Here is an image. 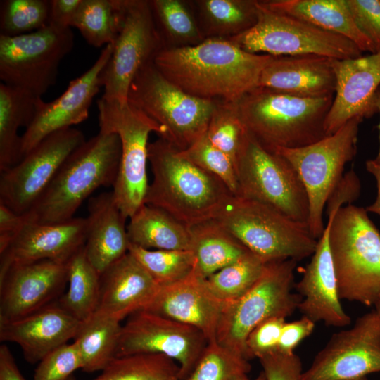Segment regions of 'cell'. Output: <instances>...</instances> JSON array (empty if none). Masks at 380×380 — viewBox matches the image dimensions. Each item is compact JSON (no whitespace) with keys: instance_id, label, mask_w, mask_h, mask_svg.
Instances as JSON below:
<instances>
[{"instance_id":"cell-13","label":"cell","mask_w":380,"mask_h":380,"mask_svg":"<svg viewBox=\"0 0 380 380\" xmlns=\"http://www.w3.org/2000/svg\"><path fill=\"white\" fill-rule=\"evenodd\" d=\"M73 44L71 28L50 25L22 35H0L1 82L42 98L55 84L59 65Z\"/></svg>"},{"instance_id":"cell-9","label":"cell","mask_w":380,"mask_h":380,"mask_svg":"<svg viewBox=\"0 0 380 380\" xmlns=\"http://www.w3.org/2000/svg\"><path fill=\"white\" fill-rule=\"evenodd\" d=\"M296 264L292 259L267 262L261 277L246 294L225 303L217 342L248 360L246 342L251 331L269 318L291 315L302 300L300 294L291 291Z\"/></svg>"},{"instance_id":"cell-4","label":"cell","mask_w":380,"mask_h":380,"mask_svg":"<svg viewBox=\"0 0 380 380\" xmlns=\"http://www.w3.org/2000/svg\"><path fill=\"white\" fill-rule=\"evenodd\" d=\"M334 96L305 97L257 87L236 106L247 132L274 151L303 147L327 137L324 122Z\"/></svg>"},{"instance_id":"cell-54","label":"cell","mask_w":380,"mask_h":380,"mask_svg":"<svg viewBox=\"0 0 380 380\" xmlns=\"http://www.w3.org/2000/svg\"><path fill=\"white\" fill-rule=\"evenodd\" d=\"M374 311L378 315V316L380 317V296L376 301V303L374 305Z\"/></svg>"},{"instance_id":"cell-55","label":"cell","mask_w":380,"mask_h":380,"mask_svg":"<svg viewBox=\"0 0 380 380\" xmlns=\"http://www.w3.org/2000/svg\"><path fill=\"white\" fill-rule=\"evenodd\" d=\"M253 380H267L266 377H265V374L263 373V372L262 371L259 375L255 378Z\"/></svg>"},{"instance_id":"cell-56","label":"cell","mask_w":380,"mask_h":380,"mask_svg":"<svg viewBox=\"0 0 380 380\" xmlns=\"http://www.w3.org/2000/svg\"><path fill=\"white\" fill-rule=\"evenodd\" d=\"M354 380H368V379H367V378L366 376H365V377L356 379H354Z\"/></svg>"},{"instance_id":"cell-18","label":"cell","mask_w":380,"mask_h":380,"mask_svg":"<svg viewBox=\"0 0 380 380\" xmlns=\"http://www.w3.org/2000/svg\"><path fill=\"white\" fill-rule=\"evenodd\" d=\"M112 51V44L104 46L94 63L70 81L66 90L55 100H37L33 120L21 135L20 160L48 135L88 118L91 102L102 87L101 72Z\"/></svg>"},{"instance_id":"cell-46","label":"cell","mask_w":380,"mask_h":380,"mask_svg":"<svg viewBox=\"0 0 380 380\" xmlns=\"http://www.w3.org/2000/svg\"><path fill=\"white\" fill-rule=\"evenodd\" d=\"M358 29L380 51V0H346Z\"/></svg>"},{"instance_id":"cell-50","label":"cell","mask_w":380,"mask_h":380,"mask_svg":"<svg viewBox=\"0 0 380 380\" xmlns=\"http://www.w3.org/2000/svg\"><path fill=\"white\" fill-rule=\"evenodd\" d=\"M25 222L20 215L0 202V251L9 244Z\"/></svg>"},{"instance_id":"cell-52","label":"cell","mask_w":380,"mask_h":380,"mask_svg":"<svg viewBox=\"0 0 380 380\" xmlns=\"http://www.w3.org/2000/svg\"><path fill=\"white\" fill-rule=\"evenodd\" d=\"M367 172L372 174L376 182L377 194L376 199L371 205L365 208L368 213H372L380 216V161L376 159L367 160L365 162Z\"/></svg>"},{"instance_id":"cell-49","label":"cell","mask_w":380,"mask_h":380,"mask_svg":"<svg viewBox=\"0 0 380 380\" xmlns=\"http://www.w3.org/2000/svg\"><path fill=\"white\" fill-rule=\"evenodd\" d=\"M82 0H50L48 25L58 29H70Z\"/></svg>"},{"instance_id":"cell-41","label":"cell","mask_w":380,"mask_h":380,"mask_svg":"<svg viewBox=\"0 0 380 380\" xmlns=\"http://www.w3.org/2000/svg\"><path fill=\"white\" fill-rule=\"evenodd\" d=\"M50 0H4L0 3V35L14 37L48 25Z\"/></svg>"},{"instance_id":"cell-24","label":"cell","mask_w":380,"mask_h":380,"mask_svg":"<svg viewBox=\"0 0 380 380\" xmlns=\"http://www.w3.org/2000/svg\"><path fill=\"white\" fill-rule=\"evenodd\" d=\"M80 323L56 302L22 318L0 323V340L18 344L25 360L34 364L73 339Z\"/></svg>"},{"instance_id":"cell-51","label":"cell","mask_w":380,"mask_h":380,"mask_svg":"<svg viewBox=\"0 0 380 380\" xmlns=\"http://www.w3.org/2000/svg\"><path fill=\"white\" fill-rule=\"evenodd\" d=\"M0 380H25L11 350L5 344L0 346Z\"/></svg>"},{"instance_id":"cell-15","label":"cell","mask_w":380,"mask_h":380,"mask_svg":"<svg viewBox=\"0 0 380 380\" xmlns=\"http://www.w3.org/2000/svg\"><path fill=\"white\" fill-rule=\"evenodd\" d=\"M84 141L82 132L72 127L46 137L18 163L1 172L0 202L20 215L27 214L66 158Z\"/></svg>"},{"instance_id":"cell-31","label":"cell","mask_w":380,"mask_h":380,"mask_svg":"<svg viewBox=\"0 0 380 380\" xmlns=\"http://www.w3.org/2000/svg\"><path fill=\"white\" fill-rule=\"evenodd\" d=\"M255 0L190 1L205 38L229 39L251 29L257 22Z\"/></svg>"},{"instance_id":"cell-27","label":"cell","mask_w":380,"mask_h":380,"mask_svg":"<svg viewBox=\"0 0 380 380\" xmlns=\"http://www.w3.org/2000/svg\"><path fill=\"white\" fill-rule=\"evenodd\" d=\"M87 208L84 251L91 264L101 274L128 253L127 219L118 208L113 191L91 197Z\"/></svg>"},{"instance_id":"cell-1","label":"cell","mask_w":380,"mask_h":380,"mask_svg":"<svg viewBox=\"0 0 380 380\" xmlns=\"http://www.w3.org/2000/svg\"><path fill=\"white\" fill-rule=\"evenodd\" d=\"M274 57L245 51L228 39L206 38L194 46H165L153 63L190 95L236 102L258 87L262 70Z\"/></svg>"},{"instance_id":"cell-32","label":"cell","mask_w":380,"mask_h":380,"mask_svg":"<svg viewBox=\"0 0 380 380\" xmlns=\"http://www.w3.org/2000/svg\"><path fill=\"white\" fill-rule=\"evenodd\" d=\"M22 90L0 83V172L20 161V127L30 125L37 100Z\"/></svg>"},{"instance_id":"cell-14","label":"cell","mask_w":380,"mask_h":380,"mask_svg":"<svg viewBox=\"0 0 380 380\" xmlns=\"http://www.w3.org/2000/svg\"><path fill=\"white\" fill-rule=\"evenodd\" d=\"M163 47L150 1L124 0L122 27L101 74V98L127 102L136 75Z\"/></svg>"},{"instance_id":"cell-12","label":"cell","mask_w":380,"mask_h":380,"mask_svg":"<svg viewBox=\"0 0 380 380\" xmlns=\"http://www.w3.org/2000/svg\"><path fill=\"white\" fill-rule=\"evenodd\" d=\"M239 194L267 205L308 224L309 204L305 187L290 163L261 145L248 132L236 164Z\"/></svg>"},{"instance_id":"cell-6","label":"cell","mask_w":380,"mask_h":380,"mask_svg":"<svg viewBox=\"0 0 380 380\" xmlns=\"http://www.w3.org/2000/svg\"><path fill=\"white\" fill-rule=\"evenodd\" d=\"M215 220L266 263L298 262L312 255L317 243L307 223L241 196H232Z\"/></svg>"},{"instance_id":"cell-48","label":"cell","mask_w":380,"mask_h":380,"mask_svg":"<svg viewBox=\"0 0 380 380\" xmlns=\"http://www.w3.org/2000/svg\"><path fill=\"white\" fill-rule=\"evenodd\" d=\"M315 322L305 316L291 322H285L280 335L278 351L291 355L295 348L314 331Z\"/></svg>"},{"instance_id":"cell-42","label":"cell","mask_w":380,"mask_h":380,"mask_svg":"<svg viewBox=\"0 0 380 380\" xmlns=\"http://www.w3.org/2000/svg\"><path fill=\"white\" fill-rule=\"evenodd\" d=\"M246 132L236 101H217L205 134L214 146L232 160L235 166Z\"/></svg>"},{"instance_id":"cell-40","label":"cell","mask_w":380,"mask_h":380,"mask_svg":"<svg viewBox=\"0 0 380 380\" xmlns=\"http://www.w3.org/2000/svg\"><path fill=\"white\" fill-rule=\"evenodd\" d=\"M128 251L159 286L175 284L193 272L194 260L191 251L150 250L129 243Z\"/></svg>"},{"instance_id":"cell-7","label":"cell","mask_w":380,"mask_h":380,"mask_svg":"<svg viewBox=\"0 0 380 380\" xmlns=\"http://www.w3.org/2000/svg\"><path fill=\"white\" fill-rule=\"evenodd\" d=\"M127 101L158 123L165 130L161 138L179 151L205 133L217 102L187 94L167 79L153 60L136 75Z\"/></svg>"},{"instance_id":"cell-22","label":"cell","mask_w":380,"mask_h":380,"mask_svg":"<svg viewBox=\"0 0 380 380\" xmlns=\"http://www.w3.org/2000/svg\"><path fill=\"white\" fill-rule=\"evenodd\" d=\"M336 90L324 122L329 136L351 119L376 113L373 99L380 86V51L366 56L333 59Z\"/></svg>"},{"instance_id":"cell-33","label":"cell","mask_w":380,"mask_h":380,"mask_svg":"<svg viewBox=\"0 0 380 380\" xmlns=\"http://www.w3.org/2000/svg\"><path fill=\"white\" fill-rule=\"evenodd\" d=\"M121 328L120 320L99 310L81 322L73 343L84 372L102 371L115 357Z\"/></svg>"},{"instance_id":"cell-16","label":"cell","mask_w":380,"mask_h":380,"mask_svg":"<svg viewBox=\"0 0 380 380\" xmlns=\"http://www.w3.org/2000/svg\"><path fill=\"white\" fill-rule=\"evenodd\" d=\"M208 343L198 329L143 310L131 315L122 325L115 357L163 354L178 363L179 379L185 380Z\"/></svg>"},{"instance_id":"cell-37","label":"cell","mask_w":380,"mask_h":380,"mask_svg":"<svg viewBox=\"0 0 380 380\" xmlns=\"http://www.w3.org/2000/svg\"><path fill=\"white\" fill-rule=\"evenodd\" d=\"M91 380H180L175 360L158 353L116 357Z\"/></svg>"},{"instance_id":"cell-44","label":"cell","mask_w":380,"mask_h":380,"mask_svg":"<svg viewBox=\"0 0 380 380\" xmlns=\"http://www.w3.org/2000/svg\"><path fill=\"white\" fill-rule=\"evenodd\" d=\"M82 367L80 352L72 342L63 344L44 356L38 364L34 380H67Z\"/></svg>"},{"instance_id":"cell-17","label":"cell","mask_w":380,"mask_h":380,"mask_svg":"<svg viewBox=\"0 0 380 380\" xmlns=\"http://www.w3.org/2000/svg\"><path fill=\"white\" fill-rule=\"evenodd\" d=\"M380 372V317L372 310L335 333L300 380H354Z\"/></svg>"},{"instance_id":"cell-45","label":"cell","mask_w":380,"mask_h":380,"mask_svg":"<svg viewBox=\"0 0 380 380\" xmlns=\"http://www.w3.org/2000/svg\"><path fill=\"white\" fill-rule=\"evenodd\" d=\"M286 318H269L256 326L248 334L246 346L248 360L278 351L279 341Z\"/></svg>"},{"instance_id":"cell-36","label":"cell","mask_w":380,"mask_h":380,"mask_svg":"<svg viewBox=\"0 0 380 380\" xmlns=\"http://www.w3.org/2000/svg\"><path fill=\"white\" fill-rule=\"evenodd\" d=\"M123 13L124 0H82L73 27L89 45L106 46L116 39Z\"/></svg>"},{"instance_id":"cell-38","label":"cell","mask_w":380,"mask_h":380,"mask_svg":"<svg viewBox=\"0 0 380 380\" xmlns=\"http://www.w3.org/2000/svg\"><path fill=\"white\" fill-rule=\"evenodd\" d=\"M266 262L248 251L236 261L204 279L208 290L227 303L246 294L261 277Z\"/></svg>"},{"instance_id":"cell-43","label":"cell","mask_w":380,"mask_h":380,"mask_svg":"<svg viewBox=\"0 0 380 380\" xmlns=\"http://www.w3.org/2000/svg\"><path fill=\"white\" fill-rule=\"evenodd\" d=\"M182 156L220 179L234 196L239 194L236 166L232 160L214 146L205 133L185 150Z\"/></svg>"},{"instance_id":"cell-3","label":"cell","mask_w":380,"mask_h":380,"mask_svg":"<svg viewBox=\"0 0 380 380\" xmlns=\"http://www.w3.org/2000/svg\"><path fill=\"white\" fill-rule=\"evenodd\" d=\"M120 158L118 135L99 130L69 155L32 208L24 215L25 219L40 223L71 220L97 188L113 186Z\"/></svg>"},{"instance_id":"cell-25","label":"cell","mask_w":380,"mask_h":380,"mask_svg":"<svg viewBox=\"0 0 380 380\" xmlns=\"http://www.w3.org/2000/svg\"><path fill=\"white\" fill-rule=\"evenodd\" d=\"M100 283L96 310L120 322L144 310L160 286L129 251L100 274Z\"/></svg>"},{"instance_id":"cell-8","label":"cell","mask_w":380,"mask_h":380,"mask_svg":"<svg viewBox=\"0 0 380 380\" xmlns=\"http://www.w3.org/2000/svg\"><path fill=\"white\" fill-rule=\"evenodd\" d=\"M99 130L115 133L121 143V158L113 186L115 202L124 217L129 218L141 205L148 186L146 165L149 134L165 136L164 129L128 101H97Z\"/></svg>"},{"instance_id":"cell-2","label":"cell","mask_w":380,"mask_h":380,"mask_svg":"<svg viewBox=\"0 0 380 380\" xmlns=\"http://www.w3.org/2000/svg\"><path fill=\"white\" fill-rule=\"evenodd\" d=\"M153 179L144 203L159 208L191 227L215 219L234 196L217 177L184 158L159 137L148 147Z\"/></svg>"},{"instance_id":"cell-26","label":"cell","mask_w":380,"mask_h":380,"mask_svg":"<svg viewBox=\"0 0 380 380\" xmlns=\"http://www.w3.org/2000/svg\"><path fill=\"white\" fill-rule=\"evenodd\" d=\"M332 61L315 54L274 56L262 70L258 87L305 97L334 96Z\"/></svg>"},{"instance_id":"cell-5","label":"cell","mask_w":380,"mask_h":380,"mask_svg":"<svg viewBox=\"0 0 380 380\" xmlns=\"http://www.w3.org/2000/svg\"><path fill=\"white\" fill-rule=\"evenodd\" d=\"M329 246L340 298L374 306L380 296V232L365 208L338 210Z\"/></svg>"},{"instance_id":"cell-30","label":"cell","mask_w":380,"mask_h":380,"mask_svg":"<svg viewBox=\"0 0 380 380\" xmlns=\"http://www.w3.org/2000/svg\"><path fill=\"white\" fill-rule=\"evenodd\" d=\"M129 219L130 243L150 250L190 251L189 227L163 210L144 203Z\"/></svg>"},{"instance_id":"cell-47","label":"cell","mask_w":380,"mask_h":380,"mask_svg":"<svg viewBox=\"0 0 380 380\" xmlns=\"http://www.w3.org/2000/svg\"><path fill=\"white\" fill-rule=\"evenodd\" d=\"M267 380H300L302 363L295 353L277 351L259 359Z\"/></svg>"},{"instance_id":"cell-29","label":"cell","mask_w":380,"mask_h":380,"mask_svg":"<svg viewBox=\"0 0 380 380\" xmlns=\"http://www.w3.org/2000/svg\"><path fill=\"white\" fill-rule=\"evenodd\" d=\"M194 264L193 273L206 279L236 261L249 251L216 220L189 227Z\"/></svg>"},{"instance_id":"cell-57","label":"cell","mask_w":380,"mask_h":380,"mask_svg":"<svg viewBox=\"0 0 380 380\" xmlns=\"http://www.w3.org/2000/svg\"><path fill=\"white\" fill-rule=\"evenodd\" d=\"M67 380H76L75 376L73 375H72Z\"/></svg>"},{"instance_id":"cell-35","label":"cell","mask_w":380,"mask_h":380,"mask_svg":"<svg viewBox=\"0 0 380 380\" xmlns=\"http://www.w3.org/2000/svg\"><path fill=\"white\" fill-rule=\"evenodd\" d=\"M154 20L164 47H184L205 39L190 1L151 0Z\"/></svg>"},{"instance_id":"cell-21","label":"cell","mask_w":380,"mask_h":380,"mask_svg":"<svg viewBox=\"0 0 380 380\" xmlns=\"http://www.w3.org/2000/svg\"><path fill=\"white\" fill-rule=\"evenodd\" d=\"M87 231V217H73L61 223L25 219L18 234L0 251V277L15 265L44 260L66 262L84 245Z\"/></svg>"},{"instance_id":"cell-23","label":"cell","mask_w":380,"mask_h":380,"mask_svg":"<svg viewBox=\"0 0 380 380\" xmlns=\"http://www.w3.org/2000/svg\"><path fill=\"white\" fill-rule=\"evenodd\" d=\"M224 305L192 272L179 282L160 286L144 310L194 327L211 341L216 340Z\"/></svg>"},{"instance_id":"cell-19","label":"cell","mask_w":380,"mask_h":380,"mask_svg":"<svg viewBox=\"0 0 380 380\" xmlns=\"http://www.w3.org/2000/svg\"><path fill=\"white\" fill-rule=\"evenodd\" d=\"M66 262L44 260L9 268L0 277V323L57 302L68 284Z\"/></svg>"},{"instance_id":"cell-10","label":"cell","mask_w":380,"mask_h":380,"mask_svg":"<svg viewBox=\"0 0 380 380\" xmlns=\"http://www.w3.org/2000/svg\"><path fill=\"white\" fill-rule=\"evenodd\" d=\"M362 120V118H354L335 133L308 146L271 151L286 158L300 177L308 199V225L317 239L324 229L325 205L343 176L345 165L356 154Z\"/></svg>"},{"instance_id":"cell-53","label":"cell","mask_w":380,"mask_h":380,"mask_svg":"<svg viewBox=\"0 0 380 380\" xmlns=\"http://www.w3.org/2000/svg\"><path fill=\"white\" fill-rule=\"evenodd\" d=\"M373 106L375 110H376V112L379 113L380 114V86L377 89L375 93V95L374 96ZM378 129L379 131V151H378V153L375 159L378 161H380V122L378 125Z\"/></svg>"},{"instance_id":"cell-20","label":"cell","mask_w":380,"mask_h":380,"mask_svg":"<svg viewBox=\"0 0 380 380\" xmlns=\"http://www.w3.org/2000/svg\"><path fill=\"white\" fill-rule=\"evenodd\" d=\"M342 199L333 198L327 203V222L310 262L295 287L302 297L298 310L315 322L342 327L349 325L350 317L344 311L338 293L337 280L329 246V229Z\"/></svg>"},{"instance_id":"cell-39","label":"cell","mask_w":380,"mask_h":380,"mask_svg":"<svg viewBox=\"0 0 380 380\" xmlns=\"http://www.w3.org/2000/svg\"><path fill=\"white\" fill-rule=\"evenodd\" d=\"M251 368L244 356L214 340L208 341L185 380H249Z\"/></svg>"},{"instance_id":"cell-34","label":"cell","mask_w":380,"mask_h":380,"mask_svg":"<svg viewBox=\"0 0 380 380\" xmlns=\"http://www.w3.org/2000/svg\"><path fill=\"white\" fill-rule=\"evenodd\" d=\"M84 246L66 262L68 287L57 301L80 322L96 311L101 288L100 274L88 260Z\"/></svg>"},{"instance_id":"cell-11","label":"cell","mask_w":380,"mask_h":380,"mask_svg":"<svg viewBox=\"0 0 380 380\" xmlns=\"http://www.w3.org/2000/svg\"><path fill=\"white\" fill-rule=\"evenodd\" d=\"M257 8L256 23L228 39L245 51L273 56L315 54L338 60L362 56V51L343 37L270 10L260 1H257Z\"/></svg>"},{"instance_id":"cell-28","label":"cell","mask_w":380,"mask_h":380,"mask_svg":"<svg viewBox=\"0 0 380 380\" xmlns=\"http://www.w3.org/2000/svg\"><path fill=\"white\" fill-rule=\"evenodd\" d=\"M267 8L304 20L324 31L343 37L362 52L375 53L371 41L358 29L346 0H266Z\"/></svg>"}]
</instances>
